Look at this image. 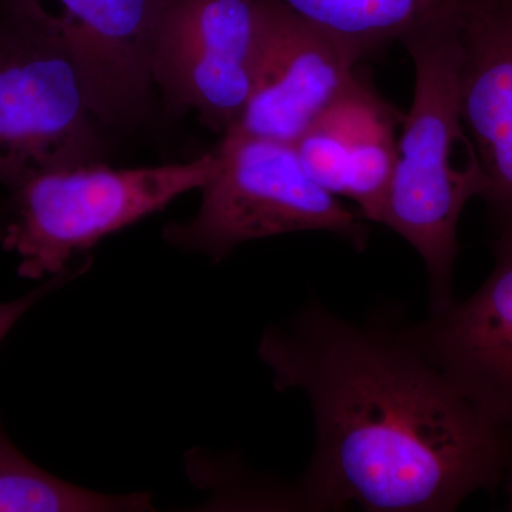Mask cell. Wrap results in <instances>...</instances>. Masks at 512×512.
Returning <instances> with one entry per match:
<instances>
[{"instance_id": "9a60e30c", "label": "cell", "mask_w": 512, "mask_h": 512, "mask_svg": "<svg viewBox=\"0 0 512 512\" xmlns=\"http://www.w3.org/2000/svg\"><path fill=\"white\" fill-rule=\"evenodd\" d=\"M505 495H507V503H505V510L512 511V468L510 473L507 474L504 480Z\"/></svg>"}, {"instance_id": "8992f818", "label": "cell", "mask_w": 512, "mask_h": 512, "mask_svg": "<svg viewBox=\"0 0 512 512\" xmlns=\"http://www.w3.org/2000/svg\"><path fill=\"white\" fill-rule=\"evenodd\" d=\"M167 0H0L3 18L35 30L73 64L106 128L134 126L153 99V63Z\"/></svg>"}, {"instance_id": "8fae6325", "label": "cell", "mask_w": 512, "mask_h": 512, "mask_svg": "<svg viewBox=\"0 0 512 512\" xmlns=\"http://www.w3.org/2000/svg\"><path fill=\"white\" fill-rule=\"evenodd\" d=\"M403 114L359 77L295 144L309 175L380 224Z\"/></svg>"}, {"instance_id": "3957f363", "label": "cell", "mask_w": 512, "mask_h": 512, "mask_svg": "<svg viewBox=\"0 0 512 512\" xmlns=\"http://www.w3.org/2000/svg\"><path fill=\"white\" fill-rule=\"evenodd\" d=\"M215 168L217 154L210 151L187 163H97L36 175L10 191L0 244L18 256L22 278H52L103 239L201 190Z\"/></svg>"}, {"instance_id": "7c38bea8", "label": "cell", "mask_w": 512, "mask_h": 512, "mask_svg": "<svg viewBox=\"0 0 512 512\" xmlns=\"http://www.w3.org/2000/svg\"><path fill=\"white\" fill-rule=\"evenodd\" d=\"M362 62L394 42L461 22L468 0H278Z\"/></svg>"}, {"instance_id": "7a4b0ae2", "label": "cell", "mask_w": 512, "mask_h": 512, "mask_svg": "<svg viewBox=\"0 0 512 512\" xmlns=\"http://www.w3.org/2000/svg\"><path fill=\"white\" fill-rule=\"evenodd\" d=\"M461 22L407 37L416 70L412 109L403 114L382 221L409 242L429 275L430 312L453 298L457 229L480 198L483 173L460 111Z\"/></svg>"}, {"instance_id": "9c48e42d", "label": "cell", "mask_w": 512, "mask_h": 512, "mask_svg": "<svg viewBox=\"0 0 512 512\" xmlns=\"http://www.w3.org/2000/svg\"><path fill=\"white\" fill-rule=\"evenodd\" d=\"M493 252V271L473 295L402 329L485 417L512 436V237L495 239Z\"/></svg>"}, {"instance_id": "4fadbf2b", "label": "cell", "mask_w": 512, "mask_h": 512, "mask_svg": "<svg viewBox=\"0 0 512 512\" xmlns=\"http://www.w3.org/2000/svg\"><path fill=\"white\" fill-rule=\"evenodd\" d=\"M151 510L150 494L97 493L47 473L12 443L0 420V512Z\"/></svg>"}, {"instance_id": "5b68a950", "label": "cell", "mask_w": 512, "mask_h": 512, "mask_svg": "<svg viewBox=\"0 0 512 512\" xmlns=\"http://www.w3.org/2000/svg\"><path fill=\"white\" fill-rule=\"evenodd\" d=\"M103 124L73 64L35 30L0 18V185L106 163Z\"/></svg>"}, {"instance_id": "30bf717a", "label": "cell", "mask_w": 512, "mask_h": 512, "mask_svg": "<svg viewBox=\"0 0 512 512\" xmlns=\"http://www.w3.org/2000/svg\"><path fill=\"white\" fill-rule=\"evenodd\" d=\"M461 120L498 237H512V0H468L460 26Z\"/></svg>"}, {"instance_id": "ba28073f", "label": "cell", "mask_w": 512, "mask_h": 512, "mask_svg": "<svg viewBox=\"0 0 512 512\" xmlns=\"http://www.w3.org/2000/svg\"><path fill=\"white\" fill-rule=\"evenodd\" d=\"M357 63L278 0H258L254 82L231 131L298 143L355 80Z\"/></svg>"}, {"instance_id": "52a82bcc", "label": "cell", "mask_w": 512, "mask_h": 512, "mask_svg": "<svg viewBox=\"0 0 512 512\" xmlns=\"http://www.w3.org/2000/svg\"><path fill=\"white\" fill-rule=\"evenodd\" d=\"M258 0H167L154 52L156 89L168 109L194 111L227 134L251 96Z\"/></svg>"}, {"instance_id": "277c9868", "label": "cell", "mask_w": 512, "mask_h": 512, "mask_svg": "<svg viewBox=\"0 0 512 512\" xmlns=\"http://www.w3.org/2000/svg\"><path fill=\"white\" fill-rule=\"evenodd\" d=\"M214 151L217 168L200 190V208L165 225L168 244L214 262L245 242L295 232H330L366 247V224L313 180L295 144L229 131Z\"/></svg>"}, {"instance_id": "5bb4252c", "label": "cell", "mask_w": 512, "mask_h": 512, "mask_svg": "<svg viewBox=\"0 0 512 512\" xmlns=\"http://www.w3.org/2000/svg\"><path fill=\"white\" fill-rule=\"evenodd\" d=\"M90 268L89 261L84 262L83 265L76 266V268H69L62 274L52 276L46 284L33 289L26 295L20 296L15 301L0 303V343L8 336L13 326L19 322L23 316L26 315L36 305L40 299L45 298L50 292L56 291L60 286L67 284L72 279L77 278Z\"/></svg>"}, {"instance_id": "6da1fadb", "label": "cell", "mask_w": 512, "mask_h": 512, "mask_svg": "<svg viewBox=\"0 0 512 512\" xmlns=\"http://www.w3.org/2000/svg\"><path fill=\"white\" fill-rule=\"evenodd\" d=\"M276 389L299 390L315 451L306 511L448 512L504 484L512 436L485 417L404 335L315 302L262 335Z\"/></svg>"}]
</instances>
